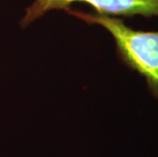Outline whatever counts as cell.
Segmentation results:
<instances>
[{
	"mask_svg": "<svg viewBox=\"0 0 158 157\" xmlns=\"http://www.w3.org/2000/svg\"><path fill=\"white\" fill-rule=\"evenodd\" d=\"M89 24L104 27L113 36L123 62L145 76L149 89L158 97V32L136 31L119 19L65 9Z\"/></svg>",
	"mask_w": 158,
	"mask_h": 157,
	"instance_id": "cell-1",
	"label": "cell"
},
{
	"mask_svg": "<svg viewBox=\"0 0 158 157\" xmlns=\"http://www.w3.org/2000/svg\"><path fill=\"white\" fill-rule=\"evenodd\" d=\"M75 2L91 5L97 11V14L158 16V0H36L27 8L22 26H28L50 10H65Z\"/></svg>",
	"mask_w": 158,
	"mask_h": 157,
	"instance_id": "cell-2",
	"label": "cell"
}]
</instances>
